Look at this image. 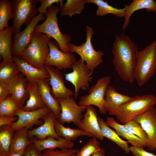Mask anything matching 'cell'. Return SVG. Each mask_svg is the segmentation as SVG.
<instances>
[{"label": "cell", "instance_id": "74e56055", "mask_svg": "<svg viewBox=\"0 0 156 156\" xmlns=\"http://www.w3.org/2000/svg\"><path fill=\"white\" fill-rule=\"evenodd\" d=\"M79 150L76 149H64L60 150L47 149L42 152V156H70L77 153Z\"/></svg>", "mask_w": 156, "mask_h": 156}, {"label": "cell", "instance_id": "44dd1931", "mask_svg": "<svg viewBox=\"0 0 156 156\" xmlns=\"http://www.w3.org/2000/svg\"><path fill=\"white\" fill-rule=\"evenodd\" d=\"M107 125L114 129L118 135L127 140L132 146L144 149L147 147V142L129 131L124 125L118 123L113 117H108L105 122Z\"/></svg>", "mask_w": 156, "mask_h": 156}, {"label": "cell", "instance_id": "3957f363", "mask_svg": "<svg viewBox=\"0 0 156 156\" xmlns=\"http://www.w3.org/2000/svg\"><path fill=\"white\" fill-rule=\"evenodd\" d=\"M60 10L59 6L53 5L49 7L45 15V21L36 26L34 33L44 34L53 38L60 50L64 52L68 53L70 36L66 34L62 33L58 24L57 15Z\"/></svg>", "mask_w": 156, "mask_h": 156}, {"label": "cell", "instance_id": "30bf717a", "mask_svg": "<svg viewBox=\"0 0 156 156\" xmlns=\"http://www.w3.org/2000/svg\"><path fill=\"white\" fill-rule=\"evenodd\" d=\"M49 52L45 65L54 66L59 70L72 68L77 61L75 56L70 52H64L59 49L55 40H51L48 43Z\"/></svg>", "mask_w": 156, "mask_h": 156}, {"label": "cell", "instance_id": "8fae6325", "mask_svg": "<svg viewBox=\"0 0 156 156\" xmlns=\"http://www.w3.org/2000/svg\"><path fill=\"white\" fill-rule=\"evenodd\" d=\"M57 99L61 108L60 116L58 120L62 124L73 122L77 126L83 117L82 113L87 107L77 104L72 96Z\"/></svg>", "mask_w": 156, "mask_h": 156}, {"label": "cell", "instance_id": "83f0119b", "mask_svg": "<svg viewBox=\"0 0 156 156\" xmlns=\"http://www.w3.org/2000/svg\"><path fill=\"white\" fill-rule=\"evenodd\" d=\"M101 132L104 137H105L116 143L127 153L130 152V148L127 141L121 139L116 132L110 128L102 118L98 117Z\"/></svg>", "mask_w": 156, "mask_h": 156}, {"label": "cell", "instance_id": "ffe728a7", "mask_svg": "<svg viewBox=\"0 0 156 156\" xmlns=\"http://www.w3.org/2000/svg\"><path fill=\"white\" fill-rule=\"evenodd\" d=\"M131 98L118 92L114 87L109 85L105 96V109L110 115L115 116L120 107Z\"/></svg>", "mask_w": 156, "mask_h": 156}, {"label": "cell", "instance_id": "4316f807", "mask_svg": "<svg viewBox=\"0 0 156 156\" xmlns=\"http://www.w3.org/2000/svg\"><path fill=\"white\" fill-rule=\"evenodd\" d=\"M29 129L24 127L15 131L10 149V153H24L27 147L32 142L28 135Z\"/></svg>", "mask_w": 156, "mask_h": 156}, {"label": "cell", "instance_id": "484cf974", "mask_svg": "<svg viewBox=\"0 0 156 156\" xmlns=\"http://www.w3.org/2000/svg\"><path fill=\"white\" fill-rule=\"evenodd\" d=\"M13 34L12 26L0 30V55L2 61L14 62L12 53Z\"/></svg>", "mask_w": 156, "mask_h": 156}, {"label": "cell", "instance_id": "ac0fdd59", "mask_svg": "<svg viewBox=\"0 0 156 156\" xmlns=\"http://www.w3.org/2000/svg\"><path fill=\"white\" fill-rule=\"evenodd\" d=\"M83 117L77 126L91 134L94 137L103 140L104 136L101 131L97 112L92 106L87 107Z\"/></svg>", "mask_w": 156, "mask_h": 156}, {"label": "cell", "instance_id": "4dcf8cb0", "mask_svg": "<svg viewBox=\"0 0 156 156\" xmlns=\"http://www.w3.org/2000/svg\"><path fill=\"white\" fill-rule=\"evenodd\" d=\"M0 128V156H8L15 131L12 125Z\"/></svg>", "mask_w": 156, "mask_h": 156}, {"label": "cell", "instance_id": "4fadbf2b", "mask_svg": "<svg viewBox=\"0 0 156 156\" xmlns=\"http://www.w3.org/2000/svg\"><path fill=\"white\" fill-rule=\"evenodd\" d=\"M134 120L139 123L147 137V147L150 151L156 149V108L154 106L135 118Z\"/></svg>", "mask_w": 156, "mask_h": 156}, {"label": "cell", "instance_id": "5b68a950", "mask_svg": "<svg viewBox=\"0 0 156 156\" xmlns=\"http://www.w3.org/2000/svg\"><path fill=\"white\" fill-rule=\"evenodd\" d=\"M51 39L45 34L34 33L31 42L19 57L36 68H44L49 52L48 43Z\"/></svg>", "mask_w": 156, "mask_h": 156}, {"label": "cell", "instance_id": "bcb514c9", "mask_svg": "<svg viewBox=\"0 0 156 156\" xmlns=\"http://www.w3.org/2000/svg\"><path fill=\"white\" fill-rule=\"evenodd\" d=\"M70 156H76V154H73L71 155Z\"/></svg>", "mask_w": 156, "mask_h": 156}, {"label": "cell", "instance_id": "603a6c76", "mask_svg": "<svg viewBox=\"0 0 156 156\" xmlns=\"http://www.w3.org/2000/svg\"><path fill=\"white\" fill-rule=\"evenodd\" d=\"M31 140L36 147L41 152L47 149H72L75 146L72 141L61 137L59 140L51 137L42 140L34 138Z\"/></svg>", "mask_w": 156, "mask_h": 156}, {"label": "cell", "instance_id": "f1b7e54d", "mask_svg": "<svg viewBox=\"0 0 156 156\" xmlns=\"http://www.w3.org/2000/svg\"><path fill=\"white\" fill-rule=\"evenodd\" d=\"M55 128L58 135L70 141L75 140L78 137L84 136L92 137V135L81 129H73L64 126L57 119L55 124Z\"/></svg>", "mask_w": 156, "mask_h": 156}, {"label": "cell", "instance_id": "7c38bea8", "mask_svg": "<svg viewBox=\"0 0 156 156\" xmlns=\"http://www.w3.org/2000/svg\"><path fill=\"white\" fill-rule=\"evenodd\" d=\"M44 15L39 13L22 31L14 35V42L12 48L13 57H19L23 50L31 42L34 30L38 23L44 20Z\"/></svg>", "mask_w": 156, "mask_h": 156}, {"label": "cell", "instance_id": "5bb4252c", "mask_svg": "<svg viewBox=\"0 0 156 156\" xmlns=\"http://www.w3.org/2000/svg\"><path fill=\"white\" fill-rule=\"evenodd\" d=\"M51 112L47 106L32 111H25L21 109L15 114L18 119L12 127L15 131L24 127L29 129L35 125L40 124L42 122L40 119Z\"/></svg>", "mask_w": 156, "mask_h": 156}, {"label": "cell", "instance_id": "7bdbcfd3", "mask_svg": "<svg viewBox=\"0 0 156 156\" xmlns=\"http://www.w3.org/2000/svg\"><path fill=\"white\" fill-rule=\"evenodd\" d=\"M11 95L5 83H0V101Z\"/></svg>", "mask_w": 156, "mask_h": 156}, {"label": "cell", "instance_id": "8992f818", "mask_svg": "<svg viewBox=\"0 0 156 156\" xmlns=\"http://www.w3.org/2000/svg\"><path fill=\"white\" fill-rule=\"evenodd\" d=\"M86 41L80 45L70 43L69 44V52L76 53L81 57V59L86 62V64L91 73L93 74L94 69L103 62V52L95 50L91 41L94 31L92 28L87 25L86 27Z\"/></svg>", "mask_w": 156, "mask_h": 156}, {"label": "cell", "instance_id": "b9f144b4", "mask_svg": "<svg viewBox=\"0 0 156 156\" xmlns=\"http://www.w3.org/2000/svg\"><path fill=\"white\" fill-rule=\"evenodd\" d=\"M17 116H0V127L5 125H12L18 120Z\"/></svg>", "mask_w": 156, "mask_h": 156}, {"label": "cell", "instance_id": "1f68e13d", "mask_svg": "<svg viewBox=\"0 0 156 156\" xmlns=\"http://www.w3.org/2000/svg\"><path fill=\"white\" fill-rule=\"evenodd\" d=\"M87 3H90L89 0H67L60 8V15H68L71 17L76 14H80Z\"/></svg>", "mask_w": 156, "mask_h": 156}, {"label": "cell", "instance_id": "52a82bcc", "mask_svg": "<svg viewBox=\"0 0 156 156\" xmlns=\"http://www.w3.org/2000/svg\"><path fill=\"white\" fill-rule=\"evenodd\" d=\"M39 0H12V27L14 35L20 32L22 26L29 24L37 15L36 5Z\"/></svg>", "mask_w": 156, "mask_h": 156}, {"label": "cell", "instance_id": "d590c367", "mask_svg": "<svg viewBox=\"0 0 156 156\" xmlns=\"http://www.w3.org/2000/svg\"><path fill=\"white\" fill-rule=\"evenodd\" d=\"M100 143L95 137L90 139L76 153V156H91L101 149Z\"/></svg>", "mask_w": 156, "mask_h": 156}, {"label": "cell", "instance_id": "6da1fadb", "mask_svg": "<svg viewBox=\"0 0 156 156\" xmlns=\"http://www.w3.org/2000/svg\"><path fill=\"white\" fill-rule=\"evenodd\" d=\"M138 51L137 44L129 36L123 33L116 36L112 49L115 69L123 81L130 83L135 81L136 53Z\"/></svg>", "mask_w": 156, "mask_h": 156}, {"label": "cell", "instance_id": "9a60e30c", "mask_svg": "<svg viewBox=\"0 0 156 156\" xmlns=\"http://www.w3.org/2000/svg\"><path fill=\"white\" fill-rule=\"evenodd\" d=\"M44 67L49 74L51 93L55 98H66L74 94L73 91L65 86L64 76L59 70L49 66L45 65Z\"/></svg>", "mask_w": 156, "mask_h": 156}, {"label": "cell", "instance_id": "9c48e42d", "mask_svg": "<svg viewBox=\"0 0 156 156\" xmlns=\"http://www.w3.org/2000/svg\"><path fill=\"white\" fill-rule=\"evenodd\" d=\"M72 68V72L64 74L65 78L74 86V95L76 99L81 89L85 90L89 88L93 74L89 70L85 62L81 59L75 62Z\"/></svg>", "mask_w": 156, "mask_h": 156}, {"label": "cell", "instance_id": "ba28073f", "mask_svg": "<svg viewBox=\"0 0 156 156\" xmlns=\"http://www.w3.org/2000/svg\"><path fill=\"white\" fill-rule=\"evenodd\" d=\"M111 77L106 76L100 78L96 83L90 89L89 94L82 96L78 104L81 106L94 105L98 108L100 113L105 114V96L108 86L109 85Z\"/></svg>", "mask_w": 156, "mask_h": 156}, {"label": "cell", "instance_id": "e0dca14e", "mask_svg": "<svg viewBox=\"0 0 156 156\" xmlns=\"http://www.w3.org/2000/svg\"><path fill=\"white\" fill-rule=\"evenodd\" d=\"M42 119L44 122L42 125L35 129L28 130L29 138L35 137L36 139L42 140L51 137L59 139L61 137L57 134L55 128L57 118L54 114L51 112Z\"/></svg>", "mask_w": 156, "mask_h": 156}, {"label": "cell", "instance_id": "f35d334b", "mask_svg": "<svg viewBox=\"0 0 156 156\" xmlns=\"http://www.w3.org/2000/svg\"><path fill=\"white\" fill-rule=\"evenodd\" d=\"M64 1L63 0H39L41 5L37 8L38 12L44 15H46L48 8L53 4L57 3L61 8L64 4Z\"/></svg>", "mask_w": 156, "mask_h": 156}, {"label": "cell", "instance_id": "7a4b0ae2", "mask_svg": "<svg viewBox=\"0 0 156 156\" xmlns=\"http://www.w3.org/2000/svg\"><path fill=\"white\" fill-rule=\"evenodd\" d=\"M134 78L138 85L147 83L156 71V41H154L136 53Z\"/></svg>", "mask_w": 156, "mask_h": 156}, {"label": "cell", "instance_id": "f6af8a7d", "mask_svg": "<svg viewBox=\"0 0 156 156\" xmlns=\"http://www.w3.org/2000/svg\"><path fill=\"white\" fill-rule=\"evenodd\" d=\"M24 153L20 152H11L8 156H23Z\"/></svg>", "mask_w": 156, "mask_h": 156}, {"label": "cell", "instance_id": "ab89813d", "mask_svg": "<svg viewBox=\"0 0 156 156\" xmlns=\"http://www.w3.org/2000/svg\"><path fill=\"white\" fill-rule=\"evenodd\" d=\"M23 156H42V152L38 150L32 142L26 148Z\"/></svg>", "mask_w": 156, "mask_h": 156}, {"label": "cell", "instance_id": "2e32d148", "mask_svg": "<svg viewBox=\"0 0 156 156\" xmlns=\"http://www.w3.org/2000/svg\"><path fill=\"white\" fill-rule=\"evenodd\" d=\"M27 82L25 76L20 73L5 83L11 95L21 109L29 98V94L26 87Z\"/></svg>", "mask_w": 156, "mask_h": 156}, {"label": "cell", "instance_id": "ee69618b", "mask_svg": "<svg viewBox=\"0 0 156 156\" xmlns=\"http://www.w3.org/2000/svg\"><path fill=\"white\" fill-rule=\"evenodd\" d=\"M105 151L104 148H101L99 150L94 152L91 156H105Z\"/></svg>", "mask_w": 156, "mask_h": 156}, {"label": "cell", "instance_id": "e575fe53", "mask_svg": "<svg viewBox=\"0 0 156 156\" xmlns=\"http://www.w3.org/2000/svg\"><path fill=\"white\" fill-rule=\"evenodd\" d=\"M20 109L16 101L11 95L0 101V116H15L16 113Z\"/></svg>", "mask_w": 156, "mask_h": 156}, {"label": "cell", "instance_id": "8d00e7d4", "mask_svg": "<svg viewBox=\"0 0 156 156\" xmlns=\"http://www.w3.org/2000/svg\"><path fill=\"white\" fill-rule=\"evenodd\" d=\"M124 125L127 129L133 134L142 140L147 141V135L139 123L133 120Z\"/></svg>", "mask_w": 156, "mask_h": 156}, {"label": "cell", "instance_id": "d6a6232c", "mask_svg": "<svg viewBox=\"0 0 156 156\" xmlns=\"http://www.w3.org/2000/svg\"><path fill=\"white\" fill-rule=\"evenodd\" d=\"M20 73L14 62L2 61L0 63V83H5Z\"/></svg>", "mask_w": 156, "mask_h": 156}, {"label": "cell", "instance_id": "d6986e66", "mask_svg": "<svg viewBox=\"0 0 156 156\" xmlns=\"http://www.w3.org/2000/svg\"><path fill=\"white\" fill-rule=\"evenodd\" d=\"M13 59L20 73L25 76L28 82L37 83L41 80L49 78L48 73L45 67L36 68L19 57H13Z\"/></svg>", "mask_w": 156, "mask_h": 156}, {"label": "cell", "instance_id": "277c9868", "mask_svg": "<svg viewBox=\"0 0 156 156\" xmlns=\"http://www.w3.org/2000/svg\"><path fill=\"white\" fill-rule=\"evenodd\" d=\"M156 105V96L149 94L136 96L122 104L119 108L116 117L125 125L144 113Z\"/></svg>", "mask_w": 156, "mask_h": 156}, {"label": "cell", "instance_id": "d4e9b609", "mask_svg": "<svg viewBox=\"0 0 156 156\" xmlns=\"http://www.w3.org/2000/svg\"><path fill=\"white\" fill-rule=\"evenodd\" d=\"M26 87L29 98L21 109L25 111H32L46 107L41 97L37 83L28 82Z\"/></svg>", "mask_w": 156, "mask_h": 156}, {"label": "cell", "instance_id": "60d3db41", "mask_svg": "<svg viewBox=\"0 0 156 156\" xmlns=\"http://www.w3.org/2000/svg\"><path fill=\"white\" fill-rule=\"evenodd\" d=\"M129 148L130 151L135 156H156L153 153L147 152L143 148L133 146Z\"/></svg>", "mask_w": 156, "mask_h": 156}, {"label": "cell", "instance_id": "7402d4cb", "mask_svg": "<svg viewBox=\"0 0 156 156\" xmlns=\"http://www.w3.org/2000/svg\"><path fill=\"white\" fill-rule=\"evenodd\" d=\"M47 79L41 80L37 83L44 103L58 119L61 115V106L57 99L53 96L49 86V80Z\"/></svg>", "mask_w": 156, "mask_h": 156}, {"label": "cell", "instance_id": "f546056e", "mask_svg": "<svg viewBox=\"0 0 156 156\" xmlns=\"http://www.w3.org/2000/svg\"><path fill=\"white\" fill-rule=\"evenodd\" d=\"M89 2L90 3H94L97 6L98 8L96 14L99 16H104L111 14L117 16L124 17L128 5L125 4L123 8L118 9L110 5L107 1L103 0H89Z\"/></svg>", "mask_w": 156, "mask_h": 156}, {"label": "cell", "instance_id": "cb8c5ba5", "mask_svg": "<svg viewBox=\"0 0 156 156\" xmlns=\"http://www.w3.org/2000/svg\"><path fill=\"white\" fill-rule=\"evenodd\" d=\"M146 9L147 12H156V1L153 0H133L128 5L124 16L125 20L122 26L123 32L128 26L130 19L132 14L138 10Z\"/></svg>", "mask_w": 156, "mask_h": 156}, {"label": "cell", "instance_id": "836d02e7", "mask_svg": "<svg viewBox=\"0 0 156 156\" xmlns=\"http://www.w3.org/2000/svg\"><path fill=\"white\" fill-rule=\"evenodd\" d=\"M12 13L11 1L0 0V30L8 27L9 21L12 19Z\"/></svg>", "mask_w": 156, "mask_h": 156}]
</instances>
